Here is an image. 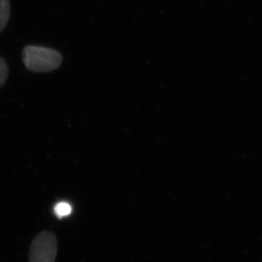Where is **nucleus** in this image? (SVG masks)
I'll return each mask as SVG.
<instances>
[{
    "label": "nucleus",
    "mask_w": 262,
    "mask_h": 262,
    "mask_svg": "<svg viewBox=\"0 0 262 262\" xmlns=\"http://www.w3.org/2000/svg\"><path fill=\"white\" fill-rule=\"evenodd\" d=\"M54 212L58 218L68 216L72 212V205L67 202H59L55 205Z\"/></svg>",
    "instance_id": "4"
},
{
    "label": "nucleus",
    "mask_w": 262,
    "mask_h": 262,
    "mask_svg": "<svg viewBox=\"0 0 262 262\" xmlns=\"http://www.w3.org/2000/svg\"><path fill=\"white\" fill-rule=\"evenodd\" d=\"M10 15V0H0V32L7 25Z\"/></svg>",
    "instance_id": "3"
},
{
    "label": "nucleus",
    "mask_w": 262,
    "mask_h": 262,
    "mask_svg": "<svg viewBox=\"0 0 262 262\" xmlns=\"http://www.w3.org/2000/svg\"><path fill=\"white\" fill-rule=\"evenodd\" d=\"M8 73H9V69H8L7 64L5 59L0 57V88L2 87L6 82Z\"/></svg>",
    "instance_id": "5"
},
{
    "label": "nucleus",
    "mask_w": 262,
    "mask_h": 262,
    "mask_svg": "<svg viewBox=\"0 0 262 262\" xmlns=\"http://www.w3.org/2000/svg\"><path fill=\"white\" fill-rule=\"evenodd\" d=\"M23 63L30 71L35 72H51L57 69L62 56L56 50L40 46H27L23 50Z\"/></svg>",
    "instance_id": "1"
},
{
    "label": "nucleus",
    "mask_w": 262,
    "mask_h": 262,
    "mask_svg": "<svg viewBox=\"0 0 262 262\" xmlns=\"http://www.w3.org/2000/svg\"><path fill=\"white\" fill-rule=\"evenodd\" d=\"M57 255V239L50 232H42L32 241L29 262H55Z\"/></svg>",
    "instance_id": "2"
}]
</instances>
